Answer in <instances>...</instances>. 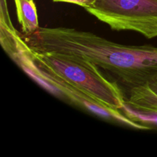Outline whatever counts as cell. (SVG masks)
Listing matches in <instances>:
<instances>
[{
    "label": "cell",
    "instance_id": "cell-3",
    "mask_svg": "<svg viewBox=\"0 0 157 157\" xmlns=\"http://www.w3.org/2000/svg\"><path fill=\"white\" fill-rule=\"evenodd\" d=\"M84 9L112 30L157 37V0H96Z\"/></svg>",
    "mask_w": 157,
    "mask_h": 157
},
{
    "label": "cell",
    "instance_id": "cell-5",
    "mask_svg": "<svg viewBox=\"0 0 157 157\" xmlns=\"http://www.w3.org/2000/svg\"><path fill=\"white\" fill-rule=\"evenodd\" d=\"M17 19L23 36H31L40 29L38 12L34 0H14Z\"/></svg>",
    "mask_w": 157,
    "mask_h": 157
},
{
    "label": "cell",
    "instance_id": "cell-2",
    "mask_svg": "<svg viewBox=\"0 0 157 157\" xmlns=\"http://www.w3.org/2000/svg\"><path fill=\"white\" fill-rule=\"evenodd\" d=\"M31 50L57 75L98 104L112 110L124 108L125 99L121 87L93 63L73 55Z\"/></svg>",
    "mask_w": 157,
    "mask_h": 157
},
{
    "label": "cell",
    "instance_id": "cell-1",
    "mask_svg": "<svg viewBox=\"0 0 157 157\" xmlns=\"http://www.w3.org/2000/svg\"><path fill=\"white\" fill-rule=\"evenodd\" d=\"M21 35L35 52L65 54L93 63L116 78L124 89L157 82V47L125 45L64 27L40 28L31 36Z\"/></svg>",
    "mask_w": 157,
    "mask_h": 157
},
{
    "label": "cell",
    "instance_id": "cell-6",
    "mask_svg": "<svg viewBox=\"0 0 157 157\" xmlns=\"http://www.w3.org/2000/svg\"><path fill=\"white\" fill-rule=\"evenodd\" d=\"M55 2H67L75 4L83 7L84 9L90 7L94 4L96 0H52Z\"/></svg>",
    "mask_w": 157,
    "mask_h": 157
},
{
    "label": "cell",
    "instance_id": "cell-4",
    "mask_svg": "<svg viewBox=\"0 0 157 157\" xmlns=\"http://www.w3.org/2000/svg\"><path fill=\"white\" fill-rule=\"evenodd\" d=\"M125 103L140 111L157 112V82L125 89Z\"/></svg>",
    "mask_w": 157,
    "mask_h": 157
}]
</instances>
